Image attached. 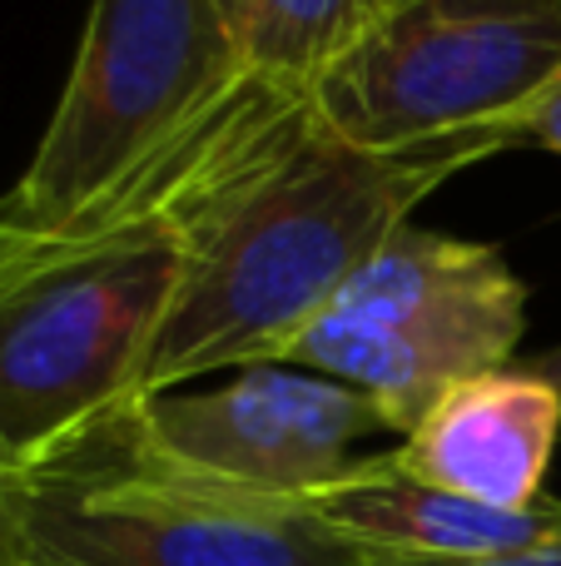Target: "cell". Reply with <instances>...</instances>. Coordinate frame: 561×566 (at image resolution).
Wrapping results in <instances>:
<instances>
[{"label": "cell", "mask_w": 561, "mask_h": 566, "mask_svg": "<svg viewBox=\"0 0 561 566\" xmlns=\"http://www.w3.org/2000/svg\"><path fill=\"white\" fill-rule=\"evenodd\" d=\"M517 139L493 129L378 155L338 139L314 95L244 80L179 199L184 279L139 368V402L219 368L284 363L433 189Z\"/></svg>", "instance_id": "6da1fadb"}, {"label": "cell", "mask_w": 561, "mask_h": 566, "mask_svg": "<svg viewBox=\"0 0 561 566\" xmlns=\"http://www.w3.org/2000/svg\"><path fill=\"white\" fill-rule=\"evenodd\" d=\"M219 109L129 179L99 214L65 234L30 239L0 269L6 472L55 458L99 418L139 402V368L184 279L179 199Z\"/></svg>", "instance_id": "7a4b0ae2"}, {"label": "cell", "mask_w": 561, "mask_h": 566, "mask_svg": "<svg viewBox=\"0 0 561 566\" xmlns=\"http://www.w3.org/2000/svg\"><path fill=\"white\" fill-rule=\"evenodd\" d=\"M30 566H368L308 497L189 468L139 402L10 472Z\"/></svg>", "instance_id": "3957f363"}, {"label": "cell", "mask_w": 561, "mask_h": 566, "mask_svg": "<svg viewBox=\"0 0 561 566\" xmlns=\"http://www.w3.org/2000/svg\"><path fill=\"white\" fill-rule=\"evenodd\" d=\"M244 80L214 0H95L0 224L35 239L85 224Z\"/></svg>", "instance_id": "277c9868"}, {"label": "cell", "mask_w": 561, "mask_h": 566, "mask_svg": "<svg viewBox=\"0 0 561 566\" xmlns=\"http://www.w3.org/2000/svg\"><path fill=\"white\" fill-rule=\"evenodd\" d=\"M522 338L527 283L502 249L403 224L284 363L368 392L407 438L447 388L517 363Z\"/></svg>", "instance_id": "5b68a950"}, {"label": "cell", "mask_w": 561, "mask_h": 566, "mask_svg": "<svg viewBox=\"0 0 561 566\" xmlns=\"http://www.w3.org/2000/svg\"><path fill=\"white\" fill-rule=\"evenodd\" d=\"M561 85V0H398L328 70L314 109L338 139L378 155L463 135H522Z\"/></svg>", "instance_id": "8992f818"}, {"label": "cell", "mask_w": 561, "mask_h": 566, "mask_svg": "<svg viewBox=\"0 0 561 566\" xmlns=\"http://www.w3.org/2000/svg\"><path fill=\"white\" fill-rule=\"evenodd\" d=\"M139 412L189 468L278 497H314L353 468L358 442L393 432L368 392L288 363L239 368L209 392H159Z\"/></svg>", "instance_id": "52a82bcc"}, {"label": "cell", "mask_w": 561, "mask_h": 566, "mask_svg": "<svg viewBox=\"0 0 561 566\" xmlns=\"http://www.w3.org/2000/svg\"><path fill=\"white\" fill-rule=\"evenodd\" d=\"M557 442L561 388L517 358L447 388L393 448V462L437 492L522 512L547 497Z\"/></svg>", "instance_id": "ba28073f"}, {"label": "cell", "mask_w": 561, "mask_h": 566, "mask_svg": "<svg viewBox=\"0 0 561 566\" xmlns=\"http://www.w3.org/2000/svg\"><path fill=\"white\" fill-rule=\"evenodd\" d=\"M318 512L343 537L373 557H423V562H487L522 552L561 547V502L542 497L537 507L502 512L483 502L437 492L407 478L393 452L358 458L338 482L318 488Z\"/></svg>", "instance_id": "9c48e42d"}, {"label": "cell", "mask_w": 561, "mask_h": 566, "mask_svg": "<svg viewBox=\"0 0 561 566\" xmlns=\"http://www.w3.org/2000/svg\"><path fill=\"white\" fill-rule=\"evenodd\" d=\"M398 0H214L239 60L254 80L314 95Z\"/></svg>", "instance_id": "30bf717a"}, {"label": "cell", "mask_w": 561, "mask_h": 566, "mask_svg": "<svg viewBox=\"0 0 561 566\" xmlns=\"http://www.w3.org/2000/svg\"><path fill=\"white\" fill-rule=\"evenodd\" d=\"M368 566H561V547H542V552H522V557H487V562H423V557H373Z\"/></svg>", "instance_id": "8fae6325"}, {"label": "cell", "mask_w": 561, "mask_h": 566, "mask_svg": "<svg viewBox=\"0 0 561 566\" xmlns=\"http://www.w3.org/2000/svg\"><path fill=\"white\" fill-rule=\"evenodd\" d=\"M0 566H30L25 542H20V522H15V488H10L6 468H0Z\"/></svg>", "instance_id": "7c38bea8"}, {"label": "cell", "mask_w": 561, "mask_h": 566, "mask_svg": "<svg viewBox=\"0 0 561 566\" xmlns=\"http://www.w3.org/2000/svg\"><path fill=\"white\" fill-rule=\"evenodd\" d=\"M522 139H537V145H547L552 155H561V85L532 105V115L522 119Z\"/></svg>", "instance_id": "4fadbf2b"}, {"label": "cell", "mask_w": 561, "mask_h": 566, "mask_svg": "<svg viewBox=\"0 0 561 566\" xmlns=\"http://www.w3.org/2000/svg\"><path fill=\"white\" fill-rule=\"evenodd\" d=\"M522 363H527V368H532V373H542L547 382H557V388H561V343H557V348L532 353V358H522Z\"/></svg>", "instance_id": "5bb4252c"}, {"label": "cell", "mask_w": 561, "mask_h": 566, "mask_svg": "<svg viewBox=\"0 0 561 566\" xmlns=\"http://www.w3.org/2000/svg\"><path fill=\"white\" fill-rule=\"evenodd\" d=\"M30 239H35V234H20V229L0 224V269H6V264H10V259H15V254H20V249H25V244H30Z\"/></svg>", "instance_id": "9a60e30c"}]
</instances>
